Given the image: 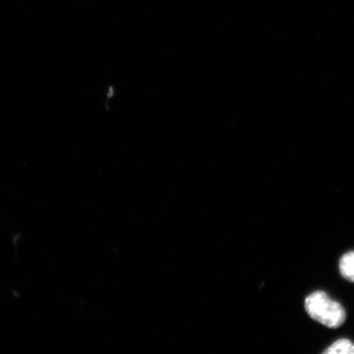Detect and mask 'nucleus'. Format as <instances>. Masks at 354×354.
<instances>
[{
	"mask_svg": "<svg viewBox=\"0 0 354 354\" xmlns=\"http://www.w3.org/2000/svg\"><path fill=\"white\" fill-rule=\"evenodd\" d=\"M304 306L310 317L331 329L338 328L346 320V312L342 305L323 291L309 295Z\"/></svg>",
	"mask_w": 354,
	"mask_h": 354,
	"instance_id": "1",
	"label": "nucleus"
},
{
	"mask_svg": "<svg viewBox=\"0 0 354 354\" xmlns=\"http://www.w3.org/2000/svg\"><path fill=\"white\" fill-rule=\"evenodd\" d=\"M339 272L346 280L354 282V251L348 252L340 259Z\"/></svg>",
	"mask_w": 354,
	"mask_h": 354,
	"instance_id": "2",
	"label": "nucleus"
},
{
	"mask_svg": "<svg viewBox=\"0 0 354 354\" xmlns=\"http://www.w3.org/2000/svg\"><path fill=\"white\" fill-rule=\"evenodd\" d=\"M323 353L354 354V344L347 339H342L332 344Z\"/></svg>",
	"mask_w": 354,
	"mask_h": 354,
	"instance_id": "3",
	"label": "nucleus"
}]
</instances>
